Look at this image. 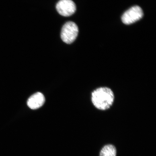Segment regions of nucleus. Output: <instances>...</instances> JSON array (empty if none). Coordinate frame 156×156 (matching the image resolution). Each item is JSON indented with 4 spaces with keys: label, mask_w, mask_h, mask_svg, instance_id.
I'll use <instances>...</instances> for the list:
<instances>
[{
    "label": "nucleus",
    "mask_w": 156,
    "mask_h": 156,
    "mask_svg": "<svg viewBox=\"0 0 156 156\" xmlns=\"http://www.w3.org/2000/svg\"><path fill=\"white\" fill-rule=\"evenodd\" d=\"M56 9L60 15L68 17L75 13L76 7L72 0H60L56 5Z\"/></svg>",
    "instance_id": "4"
},
{
    "label": "nucleus",
    "mask_w": 156,
    "mask_h": 156,
    "mask_svg": "<svg viewBox=\"0 0 156 156\" xmlns=\"http://www.w3.org/2000/svg\"><path fill=\"white\" fill-rule=\"evenodd\" d=\"M45 102V98L42 93L34 94L28 99L27 105L31 109L36 110L42 107Z\"/></svg>",
    "instance_id": "5"
},
{
    "label": "nucleus",
    "mask_w": 156,
    "mask_h": 156,
    "mask_svg": "<svg viewBox=\"0 0 156 156\" xmlns=\"http://www.w3.org/2000/svg\"><path fill=\"white\" fill-rule=\"evenodd\" d=\"M115 95L110 87H102L97 88L91 93V101L97 110L105 111L109 110L114 102Z\"/></svg>",
    "instance_id": "1"
},
{
    "label": "nucleus",
    "mask_w": 156,
    "mask_h": 156,
    "mask_svg": "<svg viewBox=\"0 0 156 156\" xmlns=\"http://www.w3.org/2000/svg\"><path fill=\"white\" fill-rule=\"evenodd\" d=\"M116 149L114 145L105 146L101 150L99 156H116Z\"/></svg>",
    "instance_id": "6"
},
{
    "label": "nucleus",
    "mask_w": 156,
    "mask_h": 156,
    "mask_svg": "<svg viewBox=\"0 0 156 156\" xmlns=\"http://www.w3.org/2000/svg\"><path fill=\"white\" fill-rule=\"evenodd\" d=\"M143 15L141 8L137 5L134 6L123 14L122 17V22L126 25L131 24L141 19Z\"/></svg>",
    "instance_id": "3"
},
{
    "label": "nucleus",
    "mask_w": 156,
    "mask_h": 156,
    "mask_svg": "<svg viewBox=\"0 0 156 156\" xmlns=\"http://www.w3.org/2000/svg\"><path fill=\"white\" fill-rule=\"evenodd\" d=\"M79 28L77 25L72 21L66 23L62 27L61 38L65 43L71 44L77 37Z\"/></svg>",
    "instance_id": "2"
}]
</instances>
